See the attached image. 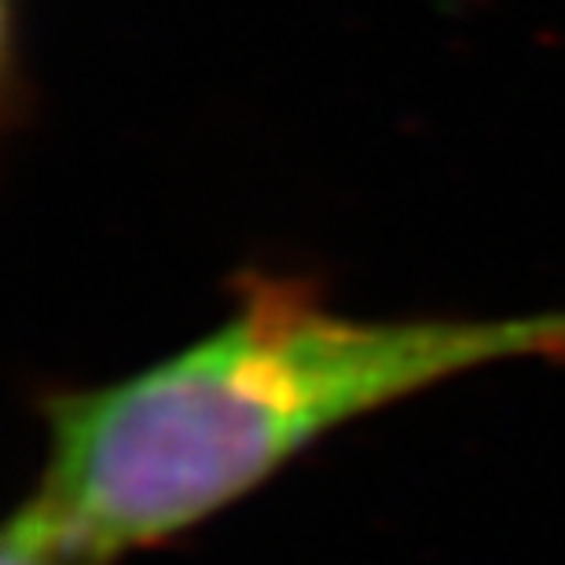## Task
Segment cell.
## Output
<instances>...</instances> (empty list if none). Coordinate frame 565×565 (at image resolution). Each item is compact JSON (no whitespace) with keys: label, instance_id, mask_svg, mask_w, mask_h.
I'll list each match as a JSON object with an SVG mask.
<instances>
[{"label":"cell","instance_id":"cell-1","mask_svg":"<svg viewBox=\"0 0 565 565\" xmlns=\"http://www.w3.org/2000/svg\"><path fill=\"white\" fill-rule=\"evenodd\" d=\"M500 364H565V309L371 320L298 276L246 273L191 345L41 404V492L121 558L210 522L334 429Z\"/></svg>","mask_w":565,"mask_h":565},{"label":"cell","instance_id":"cell-2","mask_svg":"<svg viewBox=\"0 0 565 565\" xmlns=\"http://www.w3.org/2000/svg\"><path fill=\"white\" fill-rule=\"evenodd\" d=\"M118 555L49 492H33L4 525L0 565H110Z\"/></svg>","mask_w":565,"mask_h":565}]
</instances>
